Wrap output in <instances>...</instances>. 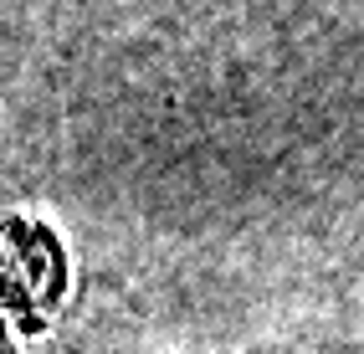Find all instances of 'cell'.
<instances>
[{"instance_id":"6da1fadb","label":"cell","mask_w":364,"mask_h":354,"mask_svg":"<svg viewBox=\"0 0 364 354\" xmlns=\"http://www.w3.org/2000/svg\"><path fill=\"white\" fill-rule=\"evenodd\" d=\"M16 247L6 242L0 231V309L21 313L31 328L41 323V309H52L67 288V262H62V247L46 226H26V221H6Z\"/></svg>"},{"instance_id":"7a4b0ae2","label":"cell","mask_w":364,"mask_h":354,"mask_svg":"<svg viewBox=\"0 0 364 354\" xmlns=\"http://www.w3.org/2000/svg\"><path fill=\"white\" fill-rule=\"evenodd\" d=\"M0 354H16V344H11V334H6V323H0Z\"/></svg>"}]
</instances>
